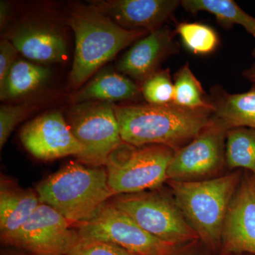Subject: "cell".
I'll list each match as a JSON object with an SVG mask.
<instances>
[{
	"label": "cell",
	"instance_id": "1",
	"mask_svg": "<svg viewBox=\"0 0 255 255\" xmlns=\"http://www.w3.org/2000/svg\"><path fill=\"white\" fill-rule=\"evenodd\" d=\"M122 141L135 147L167 146L174 151L200 133L214 114L174 105L117 106L114 104Z\"/></svg>",
	"mask_w": 255,
	"mask_h": 255
},
{
	"label": "cell",
	"instance_id": "2",
	"mask_svg": "<svg viewBox=\"0 0 255 255\" xmlns=\"http://www.w3.org/2000/svg\"><path fill=\"white\" fill-rule=\"evenodd\" d=\"M75 36V50L69 85L78 89L121 50L148 32L121 27L92 6L74 8L68 18Z\"/></svg>",
	"mask_w": 255,
	"mask_h": 255
},
{
	"label": "cell",
	"instance_id": "3",
	"mask_svg": "<svg viewBox=\"0 0 255 255\" xmlns=\"http://www.w3.org/2000/svg\"><path fill=\"white\" fill-rule=\"evenodd\" d=\"M41 204L53 207L71 224L85 222L115 196L107 169L70 162L36 187Z\"/></svg>",
	"mask_w": 255,
	"mask_h": 255
},
{
	"label": "cell",
	"instance_id": "4",
	"mask_svg": "<svg viewBox=\"0 0 255 255\" xmlns=\"http://www.w3.org/2000/svg\"><path fill=\"white\" fill-rule=\"evenodd\" d=\"M241 177L235 172L197 182L167 181L178 207L209 249L221 246L223 221Z\"/></svg>",
	"mask_w": 255,
	"mask_h": 255
},
{
	"label": "cell",
	"instance_id": "5",
	"mask_svg": "<svg viewBox=\"0 0 255 255\" xmlns=\"http://www.w3.org/2000/svg\"><path fill=\"white\" fill-rule=\"evenodd\" d=\"M174 152L167 146L135 147L122 142L106 162L110 189L115 196L159 189L167 182Z\"/></svg>",
	"mask_w": 255,
	"mask_h": 255
},
{
	"label": "cell",
	"instance_id": "6",
	"mask_svg": "<svg viewBox=\"0 0 255 255\" xmlns=\"http://www.w3.org/2000/svg\"><path fill=\"white\" fill-rule=\"evenodd\" d=\"M111 202L160 241L182 246L199 240L178 207L173 196L152 189L120 194Z\"/></svg>",
	"mask_w": 255,
	"mask_h": 255
},
{
	"label": "cell",
	"instance_id": "7",
	"mask_svg": "<svg viewBox=\"0 0 255 255\" xmlns=\"http://www.w3.org/2000/svg\"><path fill=\"white\" fill-rule=\"evenodd\" d=\"M67 123L83 147L78 158L85 165L105 166L110 154L123 142L112 102L91 101L74 105Z\"/></svg>",
	"mask_w": 255,
	"mask_h": 255
},
{
	"label": "cell",
	"instance_id": "8",
	"mask_svg": "<svg viewBox=\"0 0 255 255\" xmlns=\"http://www.w3.org/2000/svg\"><path fill=\"white\" fill-rule=\"evenodd\" d=\"M75 226L82 239L112 243L137 255H169L179 247L147 232L111 201L91 219Z\"/></svg>",
	"mask_w": 255,
	"mask_h": 255
},
{
	"label": "cell",
	"instance_id": "9",
	"mask_svg": "<svg viewBox=\"0 0 255 255\" xmlns=\"http://www.w3.org/2000/svg\"><path fill=\"white\" fill-rule=\"evenodd\" d=\"M229 129L213 116L210 123L190 142L174 151L167 169V180L197 182L219 177L226 161Z\"/></svg>",
	"mask_w": 255,
	"mask_h": 255
},
{
	"label": "cell",
	"instance_id": "10",
	"mask_svg": "<svg viewBox=\"0 0 255 255\" xmlns=\"http://www.w3.org/2000/svg\"><path fill=\"white\" fill-rule=\"evenodd\" d=\"M71 223L51 206L41 204L4 245L31 255H68L80 237Z\"/></svg>",
	"mask_w": 255,
	"mask_h": 255
},
{
	"label": "cell",
	"instance_id": "11",
	"mask_svg": "<svg viewBox=\"0 0 255 255\" xmlns=\"http://www.w3.org/2000/svg\"><path fill=\"white\" fill-rule=\"evenodd\" d=\"M19 135L25 148L43 160L69 155L78 157L84 150L59 111L43 114L28 122Z\"/></svg>",
	"mask_w": 255,
	"mask_h": 255
},
{
	"label": "cell",
	"instance_id": "12",
	"mask_svg": "<svg viewBox=\"0 0 255 255\" xmlns=\"http://www.w3.org/2000/svg\"><path fill=\"white\" fill-rule=\"evenodd\" d=\"M221 246L228 253L255 255V175L243 179L223 221Z\"/></svg>",
	"mask_w": 255,
	"mask_h": 255
},
{
	"label": "cell",
	"instance_id": "13",
	"mask_svg": "<svg viewBox=\"0 0 255 255\" xmlns=\"http://www.w3.org/2000/svg\"><path fill=\"white\" fill-rule=\"evenodd\" d=\"M181 4L177 0H100L90 6L125 29L151 33Z\"/></svg>",
	"mask_w": 255,
	"mask_h": 255
},
{
	"label": "cell",
	"instance_id": "14",
	"mask_svg": "<svg viewBox=\"0 0 255 255\" xmlns=\"http://www.w3.org/2000/svg\"><path fill=\"white\" fill-rule=\"evenodd\" d=\"M174 33L159 28L137 41L119 60L121 73L143 82L155 73L162 60L174 48Z\"/></svg>",
	"mask_w": 255,
	"mask_h": 255
},
{
	"label": "cell",
	"instance_id": "15",
	"mask_svg": "<svg viewBox=\"0 0 255 255\" xmlns=\"http://www.w3.org/2000/svg\"><path fill=\"white\" fill-rule=\"evenodd\" d=\"M5 38L23 56L40 63H62L68 55V47L61 33L44 25H23Z\"/></svg>",
	"mask_w": 255,
	"mask_h": 255
},
{
	"label": "cell",
	"instance_id": "16",
	"mask_svg": "<svg viewBox=\"0 0 255 255\" xmlns=\"http://www.w3.org/2000/svg\"><path fill=\"white\" fill-rule=\"evenodd\" d=\"M41 204L36 191L18 187L1 177L0 184V235L1 242L17 233Z\"/></svg>",
	"mask_w": 255,
	"mask_h": 255
},
{
	"label": "cell",
	"instance_id": "17",
	"mask_svg": "<svg viewBox=\"0 0 255 255\" xmlns=\"http://www.w3.org/2000/svg\"><path fill=\"white\" fill-rule=\"evenodd\" d=\"M140 93V89L131 80L112 69H105L75 92L72 101L75 105L91 101L113 103L118 101L133 100Z\"/></svg>",
	"mask_w": 255,
	"mask_h": 255
},
{
	"label": "cell",
	"instance_id": "18",
	"mask_svg": "<svg viewBox=\"0 0 255 255\" xmlns=\"http://www.w3.org/2000/svg\"><path fill=\"white\" fill-rule=\"evenodd\" d=\"M50 75V69L46 67L16 60L6 78L0 82V99L11 100L32 93L41 87Z\"/></svg>",
	"mask_w": 255,
	"mask_h": 255
},
{
	"label": "cell",
	"instance_id": "19",
	"mask_svg": "<svg viewBox=\"0 0 255 255\" xmlns=\"http://www.w3.org/2000/svg\"><path fill=\"white\" fill-rule=\"evenodd\" d=\"M214 104V115L228 129L246 127L255 129V89L245 93L223 94Z\"/></svg>",
	"mask_w": 255,
	"mask_h": 255
},
{
	"label": "cell",
	"instance_id": "20",
	"mask_svg": "<svg viewBox=\"0 0 255 255\" xmlns=\"http://www.w3.org/2000/svg\"><path fill=\"white\" fill-rule=\"evenodd\" d=\"M181 4L193 14L206 11L214 14L225 24L241 25L255 39V18L243 11L232 0H184Z\"/></svg>",
	"mask_w": 255,
	"mask_h": 255
},
{
	"label": "cell",
	"instance_id": "21",
	"mask_svg": "<svg viewBox=\"0 0 255 255\" xmlns=\"http://www.w3.org/2000/svg\"><path fill=\"white\" fill-rule=\"evenodd\" d=\"M226 166L230 169H246L255 175V129H229L226 137Z\"/></svg>",
	"mask_w": 255,
	"mask_h": 255
},
{
	"label": "cell",
	"instance_id": "22",
	"mask_svg": "<svg viewBox=\"0 0 255 255\" xmlns=\"http://www.w3.org/2000/svg\"><path fill=\"white\" fill-rule=\"evenodd\" d=\"M174 105L190 110H207L215 112L212 102L208 100L200 82L188 64L176 74L174 83Z\"/></svg>",
	"mask_w": 255,
	"mask_h": 255
},
{
	"label": "cell",
	"instance_id": "23",
	"mask_svg": "<svg viewBox=\"0 0 255 255\" xmlns=\"http://www.w3.org/2000/svg\"><path fill=\"white\" fill-rule=\"evenodd\" d=\"M177 32L185 46L195 54H209L219 45V38L214 30L202 23H180Z\"/></svg>",
	"mask_w": 255,
	"mask_h": 255
},
{
	"label": "cell",
	"instance_id": "24",
	"mask_svg": "<svg viewBox=\"0 0 255 255\" xmlns=\"http://www.w3.org/2000/svg\"><path fill=\"white\" fill-rule=\"evenodd\" d=\"M140 92L150 105H164L173 103L174 83L169 70H161L151 75L142 82Z\"/></svg>",
	"mask_w": 255,
	"mask_h": 255
},
{
	"label": "cell",
	"instance_id": "25",
	"mask_svg": "<svg viewBox=\"0 0 255 255\" xmlns=\"http://www.w3.org/2000/svg\"><path fill=\"white\" fill-rule=\"evenodd\" d=\"M33 110V106L24 103L18 105H1L0 107V148L2 149L14 128Z\"/></svg>",
	"mask_w": 255,
	"mask_h": 255
},
{
	"label": "cell",
	"instance_id": "26",
	"mask_svg": "<svg viewBox=\"0 0 255 255\" xmlns=\"http://www.w3.org/2000/svg\"><path fill=\"white\" fill-rule=\"evenodd\" d=\"M68 255H137L122 247L106 243L80 238Z\"/></svg>",
	"mask_w": 255,
	"mask_h": 255
},
{
	"label": "cell",
	"instance_id": "27",
	"mask_svg": "<svg viewBox=\"0 0 255 255\" xmlns=\"http://www.w3.org/2000/svg\"><path fill=\"white\" fill-rule=\"evenodd\" d=\"M18 52L6 38L0 42V82H3L11 67L16 61Z\"/></svg>",
	"mask_w": 255,
	"mask_h": 255
},
{
	"label": "cell",
	"instance_id": "28",
	"mask_svg": "<svg viewBox=\"0 0 255 255\" xmlns=\"http://www.w3.org/2000/svg\"><path fill=\"white\" fill-rule=\"evenodd\" d=\"M200 240L191 242L184 246L178 247L177 249L169 255H207L203 246L204 243Z\"/></svg>",
	"mask_w": 255,
	"mask_h": 255
},
{
	"label": "cell",
	"instance_id": "29",
	"mask_svg": "<svg viewBox=\"0 0 255 255\" xmlns=\"http://www.w3.org/2000/svg\"><path fill=\"white\" fill-rule=\"evenodd\" d=\"M11 14V8L7 1H0V27L1 30L4 29L9 21Z\"/></svg>",
	"mask_w": 255,
	"mask_h": 255
},
{
	"label": "cell",
	"instance_id": "30",
	"mask_svg": "<svg viewBox=\"0 0 255 255\" xmlns=\"http://www.w3.org/2000/svg\"><path fill=\"white\" fill-rule=\"evenodd\" d=\"M244 75L250 81L255 84V64L245 72Z\"/></svg>",
	"mask_w": 255,
	"mask_h": 255
},
{
	"label": "cell",
	"instance_id": "31",
	"mask_svg": "<svg viewBox=\"0 0 255 255\" xmlns=\"http://www.w3.org/2000/svg\"><path fill=\"white\" fill-rule=\"evenodd\" d=\"M1 255H31L26 253H15V252H11V253H4V254Z\"/></svg>",
	"mask_w": 255,
	"mask_h": 255
}]
</instances>
